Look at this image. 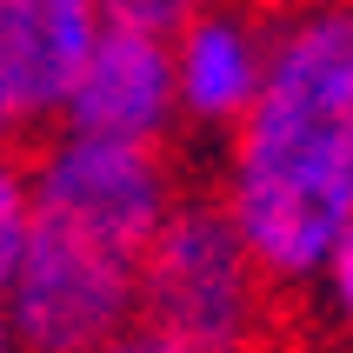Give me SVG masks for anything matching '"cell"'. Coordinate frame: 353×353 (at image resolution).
<instances>
[{"mask_svg": "<svg viewBox=\"0 0 353 353\" xmlns=\"http://www.w3.org/2000/svg\"><path fill=\"white\" fill-rule=\"evenodd\" d=\"M227 134L220 214L274 287L314 280L353 220V0L267 14L260 87Z\"/></svg>", "mask_w": 353, "mask_h": 353, "instance_id": "6da1fadb", "label": "cell"}, {"mask_svg": "<svg viewBox=\"0 0 353 353\" xmlns=\"http://www.w3.org/2000/svg\"><path fill=\"white\" fill-rule=\"evenodd\" d=\"M274 280L240 247L220 200H174L140 254L134 327L180 353H254Z\"/></svg>", "mask_w": 353, "mask_h": 353, "instance_id": "7a4b0ae2", "label": "cell"}, {"mask_svg": "<svg viewBox=\"0 0 353 353\" xmlns=\"http://www.w3.org/2000/svg\"><path fill=\"white\" fill-rule=\"evenodd\" d=\"M140 254H120L107 240L27 214L14 274L0 287V314L20 353H94L134 327Z\"/></svg>", "mask_w": 353, "mask_h": 353, "instance_id": "3957f363", "label": "cell"}, {"mask_svg": "<svg viewBox=\"0 0 353 353\" xmlns=\"http://www.w3.org/2000/svg\"><path fill=\"white\" fill-rule=\"evenodd\" d=\"M174 200L180 194H174L167 147L54 127L27 154V214L80 227V234L120 247V254H147V240L160 234V220H167Z\"/></svg>", "mask_w": 353, "mask_h": 353, "instance_id": "277c9868", "label": "cell"}, {"mask_svg": "<svg viewBox=\"0 0 353 353\" xmlns=\"http://www.w3.org/2000/svg\"><path fill=\"white\" fill-rule=\"evenodd\" d=\"M54 127L167 147V134L180 127L167 34H147V27H127V20H100L87 34V47H80V67L67 80V100H60Z\"/></svg>", "mask_w": 353, "mask_h": 353, "instance_id": "5b68a950", "label": "cell"}, {"mask_svg": "<svg viewBox=\"0 0 353 353\" xmlns=\"http://www.w3.org/2000/svg\"><path fill=\"white\" fill-rule=\"evenodd\" d=\"M94 27V0H0V147L27 154V140L54 134Z\"/></svg>", "mask_w": 353, "mask_h": 353, "instance_id": "8992f818", "label": "cell"}, {"mask_svg": "<svg viewBox=\"0 0 353 353\" xmlns=\"http://www.w3.org/2000/svg\"><path fill=\"white\" fill-rule=\"evenodd\" d=\"M174 60V107L194 127H234L260 87L267 14L254 0H207L167 34Z\"/></svg>", "mask_w": 353, "mask_h": 353, "instance_id": "52a82bcc", "label": "cell"}, {"mask_svg": "<svg viewBox=\"0 0 353 353\" xmlns=\"http://www.w3.org/2000/svg\"><path fill=\"white\" fill-rule=\"evenodd\" d=\"M20 234H27V154L0 147V287L14 274Z\"/></svg>", "mask_w": 353, "mask_h": 353, "instance_id": "ba28073f", "label": "cell"}, {"mask_svg": "<svg viewBox=\"0 0 353 353\" xmlns=\"http://www.w3.org/2000/svg\"><path fill=\"white\" fill-rule=\"evenodd\" d=\"M314 280L327 287V307H334V320L353 334V220L334 234V247L320 254V267H314Z\"/></svg>", "mask_w": 353, "mask_h": 353, "instance_id": "9c48e42d", "label": "cell"}, {"mask_svg": "<svg viewBox=\"0 0 353 353\" xmlns=\"http://www.w3.org/2000/svg\"><path fill=\"white\" fill-rule=\"evenodd\" d=\"M100 20H127V27H147V34H174L180 20L207 7V0H94Z\"/></svg>", "mask_w": 353, "mask_h": 353, "instance_id": "30bf717a", "label": "cell"}, {"mask_svg": "<svg viewBox=\"0 0 353 353\" xmlns=\"http://www.w3.org/2000/svg\"><path fill=\"white\" fill-rule=\"evenodd\" d=\"M94 353H180V347H167V340L147 334V327H127V334H114L107 347H94Z\"/></svg>", "mask_w": 353, "mask_h": 353, "instance_id": "8fae6325", "label": "cell"}, {"mask_svg": "<svg viewBox=\"0 0 353 353\" xmlns=\"http://www.w3.org/2000/svg\"><path fill=\"white\" fill-rule=\"evenodd\" d=\"M260 14H287V7H300V0H254Z\"/></svg>", "mask_w": 353, "mask_h": 353, "instance_id": "7c38bea8", "label": "cell"}, {"mask_svg": "<svg viewBox=\"0 0 353 353\" xmlns=\"http://www.w3.org/2000/svg\"><path fill=\"white\" fill-rule=\"evenodd\" d=\"M0 353H20V347H14V334H7V314H0Z\"/></svg>", "mask_w": 353, "mask_h": 353, "instance_id": "4fadbf2b", "label": "cell"}]
</instances>
